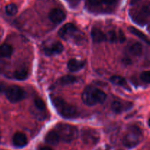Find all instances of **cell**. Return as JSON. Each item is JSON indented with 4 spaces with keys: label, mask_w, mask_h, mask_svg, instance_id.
<instances>
[{
    "label": "cell",
    "mask_w": 150,
    "mask_h": 150,
    "mask_svg": "<svg viewBox=\"0 0 150 150\" xmlns=\"http://www.w3.org/2000/svg\"><path fill=\"white\" fill-rule=\"evenodd\" d=\"M4 92L7 99L13 103L21 101L24 99L26 95L23 88L18 85H10L7 88H5Z\"/></svg>",
    "instance_id": "8992f818"
},
{
    "label": "cell",
    "mask_w": 150,
    "mask_h": 150,
    "mask_svg": "<svg viewBox=\"0 0 150 150\" xmlns=\"http://www.w3.org/2000/svg\"><path fill=\"white\" fill-rule=\"evenodd\" d=\"M54 130L58 134L60 141H62L63 142L70 143L76 140L78 136L77 128L67 124H57Z\"/></svg>",
    "instance_id": "277c9868"
},
{
    "label": "cell",
    "mask_w": 150,
    "mask_h": 150,
    "mask_svg": "<svg viewBox=\"0 0 150 150\" xmlns=\"http://www.w3.org/2000/svg\"><path fill=\"white\" fill-rule=\"evenodd\" d=\"M76 82H77V78L73 75H66V76H62L59 80V83L63 85H70Z\"/></svg>",
    "instance_id": "44dd1931"
},
{
    "label": "cell",
    "mask_w": 150,
    "mask_h": 150,
    "mask_svg": "<svg viewBox=\"0 0 150 150\" xmlns=\"http://www.w3.org/2000/svg\"><path fill=\"white\" fill-rule=\"evenodd\" d=\"M143 135L140 128L137 126H130L123 139V144L127 148H133L140 144Z\"/></svg>",
    "instance_id": "5b68a950"
},
{
    "label": "cell",
    "mask_w": 150,
    "mask_h": 150,
    "mask_svg": "<svg viewBox=\"0 0 150 150\" xmlns=\"http://www.w3.org/2000/svg\"><path fill=\"white\" fill-rule=\"evenodd\" d=\"M13 142L15 146L18 148H22L27 144L28 141L25 134L22 132H16L13 136Z\"/></svg>",
    "instance_id": "7c38bea8"
},
{
    "label": "cell",
    "mask_w": 150,
    "mask_h": 150,
    "mask_svg": "<svg viewBox=\"0 0 150 150\" xmlns=\"http://www.w3.org/2000/svg\"><path fill=\"white\" fill-rule=\"evenodd\" d=\"M106 94L102 90L94 86H88L82 94V100L88 106H93L103 103L106 99Z\"/></svg>",
    "instance_id": "6da1fadb"
},
{
    "label": "cell",
    "mask_w": 150,
    "mask_h": 150,
    "mask_svg": "<svg viewBox=\"0 0 150 150\" xmlns=\"http://www.w3.org/2000/svg\"><path fill=\"white\" fill-rule=\"evenodd\" d=\"M40 150H53L51 147H48V146H44L42 147L41 149H40Z\"/></svg>",
    "instance_id": "83f0119b"
},
{
    "label": "cell",
    "mask_w": 150,
    "mask_h": 150,
    "mask_svg": "<svg viewBox=\"0 0 150 150\" xmlns=\"http://www.w3.org/2000/svg\"><path fill=\"white\" fill-rule=\"evenodd\" d=\"M63 46L60 42H55L50 45V46L44 49V52L46 55L51 56L54 54H60L63 51Z\"/></svg>",
    "instance_id": "8fae6325"
},
{
    "label": "cell",
    "mask_w": 150,
    "mask_h": 150,
    "mask_svg": "<svg viewBox=\"0 0 150 150\" xmlns=\"http://www.w3.org/2000/svg\"><path fill=\"white\" fill-rule=\"evenodd\" d=\"M129 31L131 32L132 34H133L134 35L137 36L138 38H139L140 39H142V41H144V42H146L147 44H149V38L143 32H142L139 29H136V28L133 27V26H130L129 28Z\"/></svg>",
    "instance_id": "d6986e66"
},
{
    "label": "cell",
    "mask_w": 150,
    "mask_h": 150,
    "mask_svg": "<svg viewBox=\"0 0 150 150\" xmlns=\"http://www.w3.org/2000/svg\"><path fill=\"white\" fill-rule=\"evenodd\" d=\"M51 101L59 114L62 117L72 118L75 117L77 115L78 110L76 107L66 102L61 97H52Z\"/></svg>",
    "instance_id": "3957f363"
},
{
    "label": "cell",
    "mask_w": 150,
    "mask_h": 150,
    "mask_svg": "<svg viewBox=\"0 0 150 150\" xmlns=\"http://www.w3.org/2000/svg\"><path fill=\"white\" fill-rule=\"evenodd\" d=\"M130 52L134 56H140L143 52V46L139 43H135L130 47Z\"/></svg>",
    "instance_id": "ffe728a7"
},
{
    "label": "cell",
    "mask_w": 150,
    "mask_h": 150,
    "mask_svg": "<svg viewBox=\"0 0 150 150\" xmlns=\"http://www.w3.org/2000/svg\"><path fill=\"white\" fill-rule=\"evenodd\" d=\"M133 104L128 101H114L111 104V109L115 113H121L131 108Z\"/></svg>",
    "instance_id": "9c48e42d"
},
{
    "label": "cell",
    "mask_w": 150,
    "mask_h": 150,
    "mask_svg": "<svg viewBox=\"0 0 150 150\" xmlns=\"http://www.w3.org/2000/svg\"><path fill=\"white\" fill-rule=\"evenodd\" d=\"M85 66V62L81 60H78L76 59H72L69 60L67 63V68L70 71L76 72L78 71H80L83 69Z\"/></svg>",
    "instance_id": "5bb4252c"
},
{
    "label": "cell",
    "mask_w": 150,
    "mask_h": 150,
    "mask_svg": "<svg viewBox=\"0 0 150 150\" xmlns=\"http://www.w3.org/2000/svg\"><path fill=\"white\" fill-rule=\"evenodd\" d=\"M91 36L92 41L95 43H101L106 41V35L105 34L98 28H93L91 31Z\"/></svg>",
    "instance_id": "4fadbf2b"
},
{
    "label": "cell",
    "mask_w": 150,
    "mask_h": 150,
    "mask_svg": "<svg viewBox=\"0 0 150 150\" xmlns=\"http://www.w3.org/2000/svg\"><path fill=\"white\" fill-rule=\"evenodd\" d=\"M83 141L86 144H95L98 141V133L95 130L90 129H83L82 132Z\"/></svg>",
    "instance_id": "52a82bcc"
},
{
    "label": "cell",
    "mask_w": 150,
    "mask_h": 150,
    "mask_svg": "<svg viewBox=\"0 0 150 150\" xmlns=\"http://www.w3.org/2000/svg\"><path fill=\"white\" fill-rule=\"evenodd\" d=\"M116 1L117 0H101V1L105 4H112L114 3H115Z\"/></svg>",
    "instance_id": "4316f807"
},
{
    "label": "cell",
    "mask_w": 150,
    "mask_h": 150,
    "mask_svg": "<svg viewBox=\"0 0 150 150\" xmlns=\"http://www.w3.org/2000/svg\"><path fill=\"white\" fill-rule=\"evenodd\" d=\"M35 104L37 109L40 111H44L45 109V104L43 100L40 98H36L35 99Z\"/></svg>",
    "instance_id": "cb8c5ba5"
},
{
    "label": "cell",
    "mask_w": 150,
    "mask_h": 150,
    "mask_svg": "<svg viewBox=\"0 0 150 150\" xmlns=\"http://www.w3.org/2000/svg\"><path fill=\"white\" fill-rule=\"evenodd\" d=\"M66 15L63 10L59 8H54L50 12L49 19L53 23L60 24L65 19Z\"/></svg>",
    "instance_id": "ba28073f"
},
{
    "label": "cell",
    "mask_w": 150,
    "mask_h": 150,
    "mask_svg": "<svg viewBox=\"0 0 150 150\" xmlns=\"http://www.w3.org/2000/svg\"><path fill=\"white\" fill-rule=\"evenodd\" d=\"M110 81L112 82L114 85H119V86H121L122 88H124L125 89L128 90V91H130V88L129 87L128 84H127V81L125 80V79L120 76H111V79H110Z\"/></svg>",
    "instance_id": "e0dca14e"
},
{
    "label": "cell",
    "mask_w": 150,
    "mask_h": 150,
    "mask_svg": "<svg viewBox=\"0 0 150 150\" xmlns=\"http://www.w3.org/2000/svg\"><path fill=\"white\" fill-rule=\"evenodd\" d=\"M45 142L48 144H51V145H57L59 142V137L58 134L56 132L54 129L49 131L48 133L46 134L45 138Z\"/></svg>",
    "instance_id": "2e32d148"
},
{
    "label": "cell",
    "mask_w": 150,
    "mask_h": 150,
    "mask_svg": "<svg viewBox=\"0 0 150 150\" xmlns=\"http://www.w3.org/2000/svg\"><path fill=\"white\" fill-rule=\"evenodd\" d=\"M89 6L94 8H98L100 6V0H88Z\"/></svg>",
    "instance_id": "484cf974"
},
{
    "label": "cell",
    "mask_w": 150,
    "mask_h": 150,
    "mask_svg": "<svg viewBox=\"0 0 150 150\" xmlns=\"http://www.w3.org/2000/svg\"><path fill=\"white\" fill-rule=\"evenodd\" d=\"M60 38L65 41H73L76 44H81L85 40L84 35L73 24L68 23L62 26L58 32Z\"/></svg>",
    "instance_id": "7a4b0ae2"
},
{
    "label": "cell",
    "mask_w": 150,
    "mask_h": 150,
    "mask_svg": "<svg viewBox=\"0 0 150 150\" xmlns=\"http://www.w3.org/2000/svg\"><path fill=\"white\" fill-rule=\"evenodd\" d=\"M140 78L144 82L146 83H149L150 82V72L149 71H145L142 72L140 75Z\"/></svg>",
    "instance_id": "d4e9b609"
},
{
    "label": "cell",
    "mask_w": 150,
    "mask_h": 150,
    "mask_svg": "<svg viewBox=\"0 0 150 150\" xmlns=\"http://www.w3.org/2000/svg\"><path fill=\"white\" fill-rule=\"evenodd\" d=\"M5 12L8 16H13L18 13V7L15 4H9L5 7Z\"/></svg>",
    "instance_id": "603a6c76"
},
{
    "label": "cell",
    "mask_w": 150,
    "mask_h": 150,
    "mask_svg": "<svg viewBox=\"0 0 150 150\" xmlns=\"http://www.w3.org/2000/svg\"><path fill=\"white\" fill-rule=\"evenodd\" d=\"M14 76L18 80H24L28 76V70L26 69H18L15 71Z\"/></svg>",
    "instance_id": "7402d4cb"
},
{
    "label": "cell",
    "mask_w": 150,
    "mask_h": 150,
    "mask_svg": "<svg viewBox=\"0 0 150 150\" xmlns=\"http://www.w3.org/2000/svg\"><path fill=\"white\" fill-rule=\"evenodd\" d=\"M149 16V4L144 5L140 11L138 12L137 14L136 15V19L134 20L137 22L138 24L143 23L145 24L146 22V20L148 19Z\"/></svg>",
    "instance_id": "30bf717a"
},
{
    "label": "cell",
    "mask_w": 150,
    "mask_h": 150,
    "mask_svg": "<svg viewBox=\"0 0 150 150\" xmlns=\"http://www.w3.org/2000/svg\"><path fill=\"white\" fill-rule=\"evenodd\" d=\"M105 35H106V41H110V42H116V41L123 42L125 39V35L122 31H120V33L118 34L115 31L111 30Z\"/></svg>",
    "instance_id": "9a60e30c"
},
{
    "label": "cell",
    "mask_w": 150,
    "mask_h": 150,
    "mask_svg": "<svg viewBox=\"0 0 150 150\" xmlns=\"http://www.w3.org/2000/svg\"><path fill=\"white\" fill-rule=\"evenodd\" d=\"M13 52L12 46L4 44L0 46V57H10Z\"/></svg>",
    "instance_id": "ac0fdd59"
}]
</instances>
